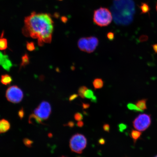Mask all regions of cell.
Wrapping results in <instances>:
<instances>
[{"label":"cell","mask_w":157,"mask_h":157,"mask_svg":"<svg viewBox=\"0 0 157 157\" xmlns=\"http://www.w3.org/2000/svg\"><path fill=\"white\" fill-rule=\"evenodd\" d=\"M54 24L50 14L32 12L24 19L23 34L37 39L38 45L43 46L51 42Z\"/></svg>","instance_id":"6da1fadb"},{"label":"cell","mask_w":157,"mask_h":157,"mask_svg":"<svg viewBox=\"0 0 157 157\" xmlns=\"http://www.w3.org/2000/svg\"><path fill=\"white\" fill-rule=\"evenodd\" d=\"M113 17L108 9L100 7L94 11L93 21L96 25L100 27H105L111 23Z\"/></svg>","instance_id":"7a4b0ae2"},{"label":"cell","mask_w":157,"mask_h":157,"mask_svg":"<svg viewBox=\"0 0 157 157\" xmlns=\"http://www.w3.org/2000/svg\"><path fill=\"white\" fill-rule=\"evenodd\" d=\"M87 139L84 135L76 133L72 136L69 141V147L72 152L82 153L87 146Z\"/></svg>","instance_id":"3957f363"},{"label":"cell","mask_w":157,"mask_h":157,"mask_svg":"<svg viewBox=\"0 0 157 157\" xmlns=\"http://www.w3.org/2000/svg\"><path fill=\"white\" fill-rule=\"evenodd\" d=\"M5 96L8 101L13 103H18L22 100L24 93L17 86H13L7 90Z\"/></svg>","instance_id":"277c9868"},{"label":"cell","mask_w":157,"mask_h":157,"mask_svg":"<svg viewBox=\"0 0 157 157\" xmlns=\"http://www.w3.org/2000/svg\"><path fill=\"white\" fill-rule=\"evenodd\" d=\"M151 116L148 114H143L139 115L133 121L134 127L139 131H144L151 125Z\"/></svg>","instance_id":"5b68a950"},{"label":"cell","mask_w":157,"mask_h":157,"mask_svg":"<svg viewBox=\"0 0 157 157\" xmlns=\"http://www.w3.org/2000/svg\"><path fill=\"white\" fill-rule=\"evenodd\" d=\"M34 114L43 121L49 118L51 113V105L48 102H42L34 110Z\"/></svg>","instance_id":"8992f818"},{"label":"cell","mask_w":157,"mask_h":157,"mask_svg":"<svg viewBox=\"0 0 157 157\" xmlns=\"http://www.w3.org/2000/svg\"><path fill=\"white\" fill-rule=\"evenodd\" d=\"M99 44V40L95 36L87 38V42L86 51L87 53H91L95 51Z\"/></svg>","instance_id":"52a82bcc"},{"label":"cell","mask_w":157,"mask_h":157,"mask_svg":"<svg viewBox=\"0 0 157 157\" xmlns=\"http://www.w3.org/2000/svg\"><path fill=\"white\" fill-rule=\"evenodd\" d=\"M11 125L7 120H0V134L4 133L7 132L10 129Z\"/></svg>","instance_id":"ba28073f"},{"label":"cell","mask_w":157,"mask_h":157,"mask_svg":"<svg viewBox=\"0 0 157 157\" xmlns=\"http://www.w3.org/2000/svg\"><path fill=\"white\" fill-rule=\"evenodd\" d=\"M43 120L40 118V117L35 115L34 114H32L30 116L28 122L30 124H40V125H44L43 123Z\"/></svg>","instance_id":"9c48e42d"},{"label":"cell","mask_w":157,"mask_h":157,"mask_svg":"<svg viewBox=\"0 0 157 157\" xmlns=\"http://www.w3.org/2000/svg\"><path fill=\"white\" fill-rule=\"evenodd\" d=\"M87 42V38H80L78 42L79 48L82 51H85Z\"/></svg>","instance_id":"30bf717a"},{"label":"cell","mask_w":157,"mask_h":157,"mask_svg":"<svg viewBox=\"0 0 157 157\" xmlns=\"http://www.w3.org/2000/svg\"><path fill=\"white\" fill-rule=\"evenodd\" d=\"M13 81L11 76L8 74H5L1 76V82L2 84L5 85H9Z\"/></svg>","instance_id":"8fae6325"},{"label":"cell","mask_w":157,"mask_h":157,"mask_svg":"<svg viewBox=\"0 0 157 157\" xmlns=\"http://www.w3.org/2000/svg\"><path fill=\"white\" fill-rule=\"evenodd\" d=\"M1 65L5 70L8 71L10 70L11 68L13 66V64H12L11 61L9 59L8 55L4 60Z\"/></svg>","instance_id":"7c38bea8"},{"label":"cell","mask_w":157,"mask_h":157,"mask_svg":"<svg viewBox=\"0 0 157 157\" xmlns=\"http://www.w3.org/2000/svg\"><path fill=\"white\" fill-rule=\"evenodd\" d=\"M142 135L141 132L139 131L132 130L131 131L130 135L131 137L133 140L134 143H135L136 142L137 140Z\"/></svg>","instance_id":"4fadbf2b"},{"label":"cell","mask_w":157,"mask_h":157,"mask_svg":"<svg viewBox=\"0 0 157 157\" xmlns=\"http://www.w3.org/2000/svg\"><path fill=\"white\" fill-rule=\"evenodd\" d=\"M93 84L95 90L99 89L103 87L104 82L101 79L96 78L94 80Z\"/></svg>","instance_id":"5bb4252c"},{"label":"cell","mask_w":157,"mask_h":157,"mask_svg":"<svg viewBox=\"0 0 157 157\" xmlns=\"http://www.w3.org/2000/svg\"><path fill=\"white\" fill-rule=\"evenodd\" d=\"M146 103V99H142L137 101L136 102V105L139 108L144 111L147 108Z\"/></svg>","instance_id":"9a60e30c"},{"label":"cell","mask_w":157,"mask_h":157,"mask_svg":"<svg viewBox=\"0 0 157 157\" xmlns=\"http://www.w3.org/2000/svg\"><path fill=\"white\" fill-rule=\"evenodd\" d=\"M4 32H2L1 37L0 38V50H4L7 49L8 43L7 39L2 37Z\"/></svg>","instance_id":"2e32d148"},{"label":"cell","mask_w":157,"mask_h":157,"mask_svg":"<svg viewBox=\"0 0 157 157\" xmlns=\"http://www.w3.org/2000/svg\"><path fill=\"white\" fill-rule=\"evenodd\" d=\"M29 57L28 55L25 54L22 58V62L20 67H24L29 64Z\"/></svg>","instance_id":"e0dca14e"},{"label":"cell","mask_w":157,"mask_h":157,"mask_svg":"<svg viewBox=\"0 0 157 157\" xmlns=\"http://www.w3.org/2000/svg\"><path fill=\"white\" fill-rule=\"evenodd\" d=\"M127 107L129 110L131 111H133L136 112H143V111L141 109L139 108L138 107L136 106V105L133 104V103H129L127 105Z\"/></svg>","instance_id":"ac0fdd59"},{"label":"cell","mask_w":157,"mask_h":157,"mask_svg":"<svg viewBox=\"0 0 157 157\" xmlns=\"http://www.w3.org/2000/svg\"><path fill=\"white\" fill-rule=\"evenodd\" d=\"M87 89H88V88L85 86H82L80 87L79 88L78 91L79 96L83 99L85 98L84 97V94Z\"/></svg>","instance_id":"d6986e66"},{"label":"cell","mask_w":157,"mask_h":157,"mask_svg":"<svg viewBox=\"0 0 157 157\" xmlns=\"http://www.w3.org/2000/svg\"><path fill=\"white\" fill-rule=\"evenodd\" d=\"M95 95H94L93 91L92 90L88 89L86 91L84 94V98L87 99H91Z\"/></svg>","instance_id":"ffe728a7"},{"label":"cell","mask_w":157,"mask_h":157,"mask_svg":"<svg viewBox=\"0 0 157 157\" xmlns=\"http://www.w3.org/2000/svg\"><path fill=\"white\" fill-rule=\"evenodd\" d=\"M140 9L142 11V13H148L149 11L150 8L148 4L142 3L140 6Z\"/></svg>","instance_id":"44dd1931"},{"label":"cell","mask_w":157,"mask_h":157,"mask_svg":"<svg viewBox=\"0 0 157 157\" xmlns=\"http://www.w3.org/2000/svg\"><path fill=\"white\" fill-rule=\"evenodd\" d=\"M23 142L24 144L26 146L30 148L32 147V144H33V142L32 140H30L27 138H25L23 139Z\"/></svg>","instance_id":"7402d4cb"},{"label":"cell","mask_w":157,"mask_h":157,"mask_svg":"<svg viewBox=\"0 0 157 157\" xmlns=\"http://www.w3.org/2000/svg\"><path fill=\"white\" fill-rule=\"evenodd\" d=\"M26 48L28 51H32L35 50V44L33 42H27Z\"/></svg>","instance_id":"603a6c76"},{"label":"cell","mask_w":157,"mask_h":157,"mask_svg":"<svg viewBox=\"0 0 157 157\" xmlns=\"http://www.w3.org/2000/svg\"><path fill=\"white\" fill-rule=\"evenodd\" d=\"M74 118L76 121H81L83 119V116L81 113H77L74 114Z\"/></svg>","instance_id":"cb8c5ba5"},{"label":"cell","mask_w":157,"mask_h":157,"mask_svg":"<svg viewBox=\"0 0 157 157\" xmlns=\"http://www.w3.org/2000/svg\"><path fill=\"white\" fill-rule=\"evenodd\" d=\"M127 125L125 124L121 123L118 125V129L119 131L121 132H123L127 128Z\"/></svg>","instance_id":"d4e9b609"},{"label":"cell","mask_w":157,"mask_h":157,"mask_svg":"<svg viewBox=\"0 0 157 157\" xmlns=\"http://www.w3.org/2000/svg\"><path fill=\"white\" fill-rule=\"evenodd\" d=\"M24 108H22L21 109H20V110L18 112V116L19 117H20V119H22L24 116Z\"/></svg>","instance_id":"484cf974"},{"label":"cell","mask_w":157,"mask_h":157,"mask_svg":"<svg viewBox=\"0 0 157 157\" xmlns=\"http://www.w3.org/2000/svg\"><path fill=\"white\" fill-rule=\"evenodd\" d=\"M107 37L108 39L110 41L114 40V33L112 32H108L107 34Z\"/></svg>","instance_id":"4316f807"},{"label":"cell","mask_w":157,"mask_h":157,"mask_svg":"<svg viewBox=\"0 0 157 157\" xmlns=\"http://www.w3.org/2000/svg\"><path fill=\"white\" fill-rule=\"evenodd\" d=\"M110 126L108 124H105L103 125V129L105 131L109 132L110 131Z\"/></svg>","instance_id":"83f0119b"},{"label":"cell","mask_w":157,"mask_h":157,"mask_svg":"<svg viewBox=\"0 0 157 157\" xmlns=\"http://www.w3.org/2000/svg\"><path fill=\"white\" fill-rule=\"evenodd\" d=\"M79 95L77 94H73L71 95L69 98V101L70 102H72V101L74 100L75 99L77 98L78 96Z\"/></svg>","instance_id":"f1b7e54d"},{"label":"cell","mask_w":157,"mask_h":157,"mask_svg":"<svg viewBox=\"0 0 157 157\" xmlns=\"http://www.w3.org/2000/svg\"><path fill=\"white\" fill-rule=\"evenodd\" d=\"M6 56V55H4L2 53L0 52V65H2L3 61V60L5 59Z\"/></svg>","instance_id":"f546056e"},{"label":"cell","mask_w":157,"mask_h":157,"mask_svg":"<svg viewBox=\"0 0 157 157\" xmlns=\"http://www.w3.org/2000/svg\"><path fill=\"white\" fill-rule=\"evenodd\" d=\"M66 125V126H69L70 128H73L74 127L75 124V123L72 121H70L66 125Z\"/></svg>","instance_id":"4dcf8cb0"},{"label":"cell","mask_w":157,"mask_h":157,"mask_svg":"<svg viewBox=\"0 0 157 157\" xmlns=\"http://www.w3.org/2000/svg\"><path fill=\"white\" fill-rule=\"evenodd\" d=\"M82 106L83 109H87L90 107V104L88 103H83Z\"/></svg>","instance_id":"1f68e13d"},{"label":"cell","mask_w":157,"mask_h":157,"mask_svg":"<svg viewBox=\"0 0 157 157\" xmlns=\"http://www.w3.org/2000/svg\"><path fill=\"white\" fill-rule=\"evenodd\" d=\"M84 123H83V121H78L77 123V126L78 127H80V128L82 127L83 126H84Z\"/></svg>","instance_id":"d6a6232c"},{"label":"cell","mask_w":157,"mask_h":157,"mask_svg":"<svg viewBox=\"0 0 157 157\" xmlns=\"http://www.w3.org/2000/svg\"><path fill=\"white\" fill-rule=\"evenodd\" d=\"M105 142H105V139L103 138H101L98 140V143L100 145L104 144L105 143Z\"/></svg>","instance_id":"836d02e7"},{"label":"cell","mask_w":157,"mask_h":157,"mask_svg":"<svg viewBox=\"0 0 157 157\" xmlns=\"http://www.w3.org/2000/svg\"><path fill=\"white\" fill-rule=\"evenodd\" d=\"M91 102H95V103H96L97 101V99L96 97L95 96H94L91 99Z\"/></svg>","instance_id":"e575fe53"},{"label":"cell","mask_w":157,"mask_h":157,"mask_svg":"<svg viewBox=\"0 0 157 157\" xmlns=\"http://www.w3.org/2000/svg\"><path fill=\"white\" fill-rule=\"evenodd\" d=\"M146 39H148V37H146V36H142L140 38V40L141 41L146 40Z\"/></svg>","instance_id":"d590c367"},{"label":"cell","mask_w":157,"mask_h":157,"mask_svg":"<svg viewBox=\"0 0 157 157\" xmlns=\"http://www.w3.org/2000/svg\"><path fill=\"white\" fill-rule=\"evenodd\" d=\"M153 48L155 51L157 52V44L154 45Z\"/></svg>","instance_id":"8d00e7d4"},{"label":"cell","mask_w":157,"mask_h":157,"mask_svg":"<svg viewBox=\"0 0 157 157\" xmlns=\"http://www.w3.org/2000/svg\"><path fill=\"white\" fill-rule=\"evenodd\" d=\"M61 157H66V156H61Z\"/></svg>","instance_id":"74e56055"},{"label":"cell","mask_w":157,"mask_h":157,"mask_svg":"<svg viewBox=\"0 0 157 157\" xmlns=\"http://www.w3.org/2000/svg\"><path fill=\"white\" fill-rule=\"evenodd\" d=\"M156 10L157 11V5H156Z\"/></svg>","instance_id":"f35d334b"},{"label":"cell","mask_w":157,"mask_h":157,"mask_svg":"<svg viewBox=\"0 0 157 157\" xmlns=\"http://www.w3.org/2000/svg\"><path fill=\"white\" fill-rule=\"evenodd\" d=\"M154 157H157V155L156 156Z\"/></svg>","instance_id":"ab89813d"},{"label":"cell","mask_w":157,"mask_h":157,"mask_svg":"<svg viewBox=\"0 0 157 157\" xmlns=\"http://www.w3.org/2000/svg\"><path fill=\"white\" fill-rule=\"evenodd\" d=\"M80 157V156H78V157Z\"/></svg>","instance_id":"60d3db41"}]
</instances>
